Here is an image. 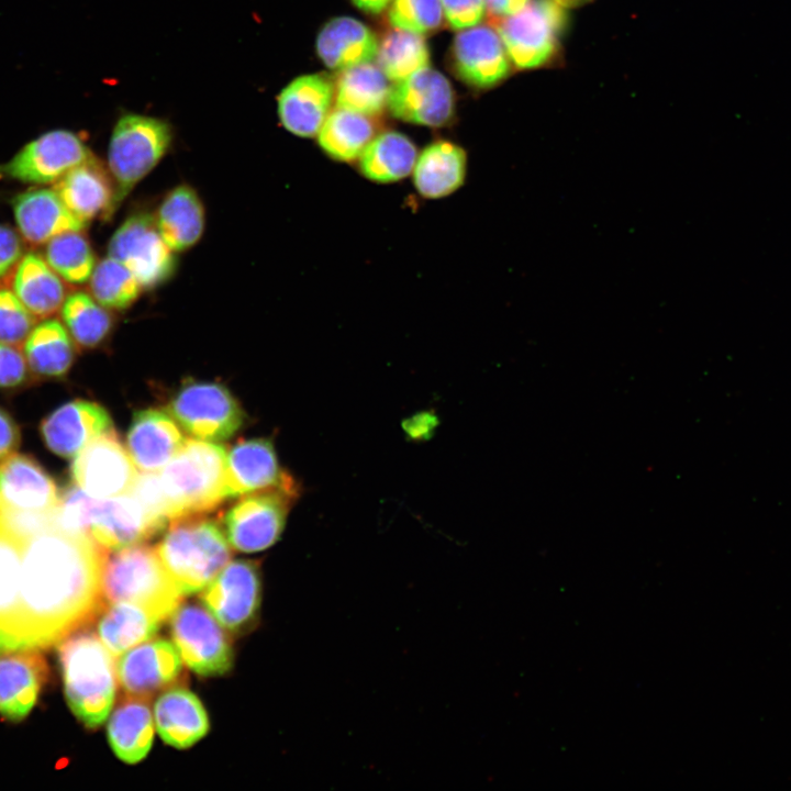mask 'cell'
<instances>
[{
    "mask_svg": "<svg viewBox=\"0 0 791 791\" xmlns=\"http://www.w3.org/2000/svg\"><path fill=\"white\" fill-rule=\"evenodd\" d=\"M107 548L55 523L27 537L19 592L20 649L49 647L98 617L105 605Z\"/></svg>",
    "mask_w": 791,
    "mask_h": 791,
    "instance_id": "1",
    "label": "cell"
},
{
    "mask_svg": "<svg viewBox=\"0 0 791 791\" xmlns=\"http://www.w3.org/2000/svg\"><path fill=\"white\" fill-rule=\"evenodd\" d=\"M54 523L92 538L108 550L144 543L165 530L132 495L93 498L75 484L60 495Z\"/></svg>",
    "mask_w": 791,
    "mask_h": 791,
    "instance_id": "2",
    "label": "cell"
},
{
    "mask_svg": "<svg viewBox=\"0 0 791 791\" xmlns=\"http://www.w3.org/2000/svg\"><path fill=\"white\" fill-rule=\"evenodd\" d=\"M67 703L88 728L108 717L118 690L115 657L91 631L77 632L58 647Z\"/></svg>",
    "mask_w": 791,
    "mask_h": 791,
    "instance_id": "3",
    "label": "cell"
},
{
    "mask_svg": "<svg viewBox=\"0 0 791 791\" xmlns=\"http://www.w3.org/2000/svg\"><path fill=\"white\" fill-rule=\"evenodd\" d=\"M155 548L165 570L183 595L202 591L232 557L224 531L204 514L170 521Z\"/></svg>",
    "mask_w": 791,
    "mask_h": 791,
    "instance_id": "4",
    "label": "cell"
},
{
    "mask_svg": "<svg viewBox=\"0 0 791 791\" xmlns=\"http://www.w3.org/2000/svg\"><path fill=\"white\" fill-rule=\"evenodd\" d=\"M102 593L107 603H133L161 622L172 615L183 597L165 570L156 548L143 543L107 550Z\"/></svg>",
    "mask_w": 791,
    "mask_h": 791,
    "instance_id": "5",
    "label": "cell"
},
{
    "mask_svg": "<svg viewBox=\"0 0 791 791\" xmlns=\"http://www.w3.org/2000/svg\"><path fill=\"white\" fill-rule=\"evenodd\" d=\"M170 521L218 509L226 499V452L208 441H186L158 474Z\"/></svg>",
    "mask_w": 791,
    "mask_h": 791,
    "instance_id": "6",
    "label": "cell"
},
{
    "mask_svg": "<svg viewBox=\"0 0 791 791\" xmlns=\"http://www.w3.org/2000/svg\"><path fill=\"white\" fill-rule=\"evenodd\" d=\"M54 479L34 458L12 454L0 463V517L24 539L54 523Z\"/></svg>",
    "mask_w": 791,
    "mask_h": 791,
    "instance_id": "7",
    "label": "cell"
},
{
    "mask_svg": "<svg viewBox=\"0 0 791 791\" xmlns=\"http://www.w3.org/2000/svg\"><path fill=\"white\" fill-rule=\"evenodd\" d=\"M170 142V126L160 119L142 114H125L119 119L108 149V170L115 188V209L156 167Z\"/></svg>",
    "mask_w": 791,
    "mask_h": 791,
    "instance_id": "8",
    "label": "cell"
},
{
    "mask_svg": "<svg viewBox=\"0 0 791 791\" xmlns=\"http://www.w3.org/2000/svg\"><path fill=\"white\" fill-rule=\"evenodd\" d=\"M566 25V10L553 0H531L519 13L498 21L495 29L512 65L536 69L556 58Z\"/></svg>",
    "mask_w": 791,
    "mask_h": 791,
    "instance_id": "9",
    "label": "cell"
},
{
    "mask_svg": "<svg viewBox=\"0 0 791 791\" xmlns=\"http://www.w3.org/2000/svg\"><path fill=\"white\" fill-rule=\"evenodd\" d=\"M168 412L192 437L221 442L244 423V411L229 389L216 382H185L172 396Z\"/></svg>",
    "mask_w": 791,
    "mask_h": 791,
    "instance_id": "10",
    "label": "cell"
},
{
    "mask_svg": "<svg viewBox=\"0 0 791 791\" xmlns=\"http://www.w3.org/2000/svg\"><path fill=\"white\" fill-rule=\"evenodd\" d=\"M300 488H278L243 495L223 519L225 536L239 552L254 553L274 545L280 537L288 513Z\"/></svg>",
    "mask_w": 791,
    "mask_h": 791,
    "instance_id": "11",
    "label": "cell"
},
{
    "mask_svg": "<svg viewBox=\"0 0 791 791\" xmlns=\"http://www.w3.org/2000/svg\"><path fill=\"white\" fill-rule=\"evenodd\" d=\"M170 633L182 661L199 676L226 673L233 666L232 639L213 615L196 603L179 605Z\"/></svg>",
    "mask_w": 791,
    "mask_h": 791,
    "instance_id": "12",
    "label": "cell"
},
{
    "mask_svg": "<svg viewBox=\"0 0 791 791\" xmlns=\"http://www.w3.org/2000/svg\"><path fill=\"white\" fill-rule=\"evenodd\" d=\"M108 255L123 264L143 288H154L166 281L175 271L174 252L163 239L149 213L129 216L114 232L108 245Z\"/></svg>",
    "mask_w": 791,
    "mask_h": 791,
    "instance_id": "13",
    "label": "cell"
},
{
    "mask_svg": "<svg viewBox=\"0 0 791 791\" xmlns=\"http://www.w3.org/2000/svg\"><path fill=\"white\" fill-rule=\"evenodd\" d=\"M204 608L232 634L254 626L261 601L259 565L252 560L227 564L201 591Z\"/></svg>",
    "mask_w": 791,
    "mask_h": 791,
    "instance_id": "14",
    "label": "cell"
},
{
    "mask_svg": "<svg viewBox=\"0 0 791 791\" xmlns=\"http://www.w3.org/2000/svg\"><path fill=\"white\" fill-rule=\"evenodd\" d=\"M92 156L77 134L53 130L30 141L9 161L0 165V175L32 185L55 183Z\"/></svg>",
    "mask_w": 791,
    "mask_h": 791,
    "instance_id": "15",
    "label": "cell"
},
{
    "mask_svg": "<svg viewBox=\"0 0 791 791\" xmlns=\"http://www.w3.org/2000/svg\"><path fill=\"white\" fill-rule=\"evenodd\" d=\"M70 471L75 486L98 499L129 494L137 478L135 465L113 428L80 450Z\"/></svg>",
    "mask_w": 791,
    "mask_h": 791,
    "instance_id": "16",
    "label": "cell"
},
{
    "mask_svg": "<svg viewBox=\"0 0 791 791\" xmlns=\"http://www.w3.org/2000/svg\"><path fill=\"white\" fill-rule=\"evenodd\" d=\"M116 671L126 697L147 701L187 680L176 645L164 638L148 639L122 654Z\"/></svg>",
    "mask_w": 791,
    "mask_h": 791,
    "instance_id": "17",
    "label": "cell"
},
{
    "mask_svg": "<svg viewBox=\"0 0 791 791\" xmlns=\"http://www.w3.org/2000/svg\"><path fill=\"white\" fill-rule=\"evenodd\" d=\"M387 105L399 120L441 127L454 115V91L448 79L428 66L392 85Z\"/></svg>",
    "mask_w": 791,
    "mask_h": 791,
    "instance_id": "18",
    "label": "cell"
},
{
    "mask_svg": "<svg viewBox=\"0 0 791 791\" xmlns=\"http://www.w3.org/2000/svg\"><path fill=\"white\" fill-rule=\"evenodd\" d=\"M452 62L457 76L479 89L499 85L512 68L499 32L486 24L459 31L453 42Z\"/></svg>",
    "mask_w": 791,
    "mask_h": 791,
    "instance_id": "19",
    "label": "cell"
},
{
    "mask_svg": "<svg viewBox=\"0 0 791 791\" xmlns=\"http://www.w3.org/2000/svg\"><path fill=\"white\" fill-rule=\"evenodd\" d=\"M278 488L293 489L299 484L280 467L269 439H241L231 447L226 454L230 498Z\"/></svg>",
    "mask_w": 791,
    "mask_h": 791,
    "instance_id": "20",
    "label": "cell"
},
{
    "mask_svg": "<svg viewBox=\"0 0 791 791\" xmlns=\"http://www.w3.org/2000/svg\"><path fill=\"white\" fill-rule=\"evenodd\" d=\"M113 428L107 410L88 400L69 401L41 423L40 432L46 447L55 455L74 458L91 441Z\"/></svg>",
    "mask_w": 791,
    "mask_h": 791,
    "instance_id": "21",
    "label": "cell"
},
{
    "mask_svg": "<svg viewBox=\"0 0 791 791\" xmlns=\"http://www.w3.org/2000/svg\"><path fill=\"white\" fill-rule=\"evenodd\" d=\"M334 94V83L327 75L311 74L293 79L278 97L282 126L300 137L315 136L331 112Z\"/></svg>",
    "mask_w": 791,
    "mask_h": 791,
    "instance_id": "22",
    "label": "cell"
},
{
    "mask_svg": "<svg viewBox=\"0 0 791 791\" xmlns=\"http://www.w3.org/2000/svg\"><path fill=\"white\" fill-rule=\"evenodd\" d=\"M186 439L169 413L145 409L133 415L126 449L143 472L161 470L182 448Z\"/></svg>",
    "mask_w": 791,
    "mask_h": 791,
    "instance_id": "23",
    "label": "cell"
},
{
    "mask_svg": "<svg viewBox=\"0 0 791 791\" xmlns=\"http://www.w3.org/2000/svg\"><path fill=\"white\" fill-rule=\"evenodd\" d=\"M12 210L20 235L32 245L46 244L59 234L82 231L88 225L70 212L54 188H33L18 194Z\"/></svg>",
    "mask_w": 791,
    "mask_h": 791,
    "instance_id": "24",
    "label": "cell"
},
{
    "mask_svg": "<svg viewBox=\"0 0 791 791\" xmlns=\"http://www.w3.org/2000/svg\"><path fill=\"white\" fill-rule=\"evenodd\" d=\"M46 678V661L35 649L0 655V715L9 721L24 718Z\"/></svg>",
    "mask_w": 791,
    "mask_h": 791,
    "instance_id": "25",
    "label": "cell"
},
{
    "mask_svg": "<svg viewBox=\"0 0 791 791\" xmlns=\"http://www.w3.org/2000/svg\"><path fill=\"white\" fill-rule=\"evenodd\" d=\"M54 190L78 219L88 224L115 211V188L108 169L92 156L54 183Z\"/></svg>",
    "mask_w": 791,
    "mask_h": 791,
    "instance_id": "26",
    "label": "cell"
},
{
    "mask_svg": "<svg viewBox=\"0 0 791 791\" xmlns=\"http://www.w3.org/2000/svg\"><path fill=\"white\" fill-rule=\"evenodd\" d=\"M154 720L160 738L176 748H188L210 728L207 711L200 699L183 687L166 690L154 706Z\"/></svg>",
    "mask_w": 791,
    "mask_h": 791,
    "instance_id": "27",
    "label": "cell"
},
{
    "mask_svg": "<svg viewBox=\"0 0 791 791\" xmlns=\"http://www.w3.org/2000/svg\"><path fill=\"white\" fill-rule=\"evenodd\" d=\"M467 176L465 149L449 141H436L417 154L412 180L425 199H442L457 191Z\"/></svg>",
    "mask_w": 791,
    "mask_h": 791,
    "instance_id": "28",
    "label": "cell"
},
{
    "mask_svg": "<svg viewBox=\"0 0 791 791\" xmlns=\"http://www.w3.org/2000/svg\"><path fill=\"white\" fill-rule=\"evenodd\" d=\"M379 41L363 22L350 16L330 20L316 38V53L324 65L333 70L371 63L378 52Z\"/></svg>",
    "mask_w": 791,
    "mask_h": 791,
    "instance_id": "29",
    "label": "cell"
},
{
    "mask_svg": "<svg viewBox=\"0 0 791 791\" xmlns=\"http://www.w3.org/2000/svg\"><path fill=\"white\" fill-rule=\"evenodd\" d=\"M24 542L0 517V650L20 649L18 616Z\"/></svg>",
    "mask_w": 791,
    "mask_h": 791,
    "instance_id": "30",
    "label": "cell"
},
{
    "mask_svg": "<svg viewBox=\"0 0 791 791\" xmlns=\"http://www.w3.org/2000/svg\"><path fill=\"white\" fill-rule=\"evenodd\" d=\"M12 291L35 319L55 314L66 299L63 279L37 253L24 254L13 271Z\"/></svg>",
    "mask_w": 791,
    "mask_h": 791,
    "instance_id": "31",
    "label": "cell"
},
{
    "mask_svg": "<svg viewBox=\"0 0 791 791\" xmlns=\"http://www.w3.org/2000/svg\"><path fill=\"white\" fill-rule=\"evenodd\" d=\"M157 229L174 252L196 245L204 231V209L198 193L188 185L170 190L155 215Z\"/></svg>",
    "mask_w": 791,
    "mask_h": 791,
    "instance_id": "32",
    "label": "cell"
},
{
    "mask_svg": "<svg viewBox=\"0 0 791 791\" xmlns=\"http://www.w3.org/2000/svg\"><path fill=\"white\" fill-rule=\"evenodd\" d=\"M149 701L121 699L108 723V739L114 754L126 764L141 761L154 739V720Z\"/></svg>",
    "mask_w": 791,
    "mask_h": 791,
    "instance_id": "33",
    "label": "cell"
},
{
    "mask_svg": "<svg viewBox=\"0 0 791 791\" xmlns=\"http://www.w3.org/2000/svg\"><path fill=\"white\" fill-rule=\"evenodd\" d=\"M99 615L98 636L114 657L153 638L163 623L127 602L105 603Z\"/></svg>",
    "mask_w": 791,
    "mask_h": 791,
    "instance_id": "34",
    "label": "cell"
},
{
    "mask_svg": "<svg viewBox=\"0 0 791 791\" xmlns=\"http://www.w3.org/2000/svg\"><path fill=\"white\" fill-rule=\"evenodd\" d=\"M417 149L406 135L387 131L375 135L358 158L359 171L368 180L387 185L412 174Z\"/></svg>",
    "mask_w": 791,
    "mask_h": 791,
    "instance_id": "35",
    "label": "cell"
},
{
    "mask_svg": "<svg viewBox=\"0 0 791 791\" xmlns=\"http://www.w3.org/2000/svg\"><path fill=\"white\" fill-rule=\"evenodd\" d=\"M73 338L63 323L45 319L36 324L24 341V357L40 377L60 378L75 359Z\"/></svg>",
    "mask_w": 791,
    "mask_h": 791,
    "instance_id": "36",
    "label": "cell"
},
{
    "mask_svg": "<svg viewBox=\"0 0 791 791\" xmlns=\"http://www.w3.org/2000/svg\"><path fill=\"white\" fill-rule=\"evenodd\" d=\"M316 135L326 156L350 163L360 157L375 137V126L367 115L336 108L328 113Z\"/></svg>",
    "mask_w": 791,
    "mask_h": 791,
    "instance_id": "37",
    "label": "cell"
},
{
    "mask_svg": "<svg viewBox=\"0 0 791 791\" xmlns=\"http://www.w3.org/2000/svg\"><path fill=\"white\" fill-rule=\"evenodd\" d=\"M389 90L388 78L378 65L359 64L339 71L336 108L375 115L387 105Z\"/></svg>",
    "mask_w": 791,
    "mask_h": 791,
    "instance_id": "38",
    "label": "cell"
},
{
    "mask_svg": "<svg viewBox=\"0 0 791 791\" xmlns=\"http://www.w3.org/2000/svg\"><path fill=\"white\" fill-rule=\"evenodd\" d=\"M60 312L73 341L82 348L99 346L113 325L108 309L86 292L77 291L67 296Z\"/></svg>",
    "mask_w": 791,
    "mask_h": 791,
    "instance_id": "39",
    "label": "cell"
},
{
    "mask_svg": "<svg viewBox=\"0 0 791 791\" xmlns=\"http://www.w3.org/2000/svg\"><path fill=\"white\" fill-rule=\"evenodd\" d=\"M377 65L392 81H400L430 66V52L423 36L394 29L379 42Z\"/></svg>",
    "mask_w": 791,
    "mask_h": 791,
    "instance_id": "40",
    "label": "cell"
},
{
    "mask_svg": "<svg viewBox=\"0 0 791 791\" xmlns=\"http://www.w3.org/2000/svg\"><path fill=\"white\" fill-rule=\"evenodd\" d=\"M44 258L66 282H87L96 267V257L89 241L81 231L59 234L46 243Z\"/></svg>",
    "mask_w": 791,
    "mask_h": 791,
    "instance_id": "41",
    "label": "cell"
},
{
    "mask_svg": "<svg viewBox=\"0 0 791 791\" xmlns=\"http://www.w3.org/2000/svg\"><path fill=\"white\" fill-rule=\"evenodd\" d=\"M89 282L91 296L101 305L112 310L127 309L143 288L123 264L110 256L96 265Z\"/></svg>",
    "mask_w": 791,
    "mask_h": 791,
    "instance_id": "42",
    "label": "cell"
},
{
    "mask_svg": "<svg viewBox=\"0 0 791 791\" xmlns=\"http://www.w3.org/2000/svg\"><path fill=\"white\" fill-rule=\"evenodd\" d=\"M443 18L441 0H392L388 11L393 29L420 35L436 30Z\"/></svg>",
    "mask_w": 791,
    "mask_h": 791,
    "instance_id": "43",
    "label": "cell"
},
{
    "mask_svg": "<svg viewBox=\"0 0 791 791\" xmlns=\"http://www.w3.org/2000/svg\"><path fill=\"white\" fill-rule=\"evenodd\" d=\"M35 316L16 294L0 288V342L9 345L23 343L35 326Z\"/></svg>",
    "mask_w": 791,
    "mask_h": 791,
    "instance_id": "44",
    "label": "cell"
},
{
    "mask_svg": "<svg viewBox=\"0 0 791 791\" xmlns=\"http://www.w3.org/2000/svg\"><path fill=\"white\" fill-rule=\"evenodd\" d=\"M443 16L454 30L480 24L486 15L484 0H441Z\"/></svg>",
    "mask_w": 791,
    "mask_h": 791,
    "instance_id": "45",
    "label": "cell"
},
{
    "mask_svg": "<svg viewBox=\"0 0 791 791\" xmlns=\"http://www.w3.org/2000/svg\"><path fill=\"white\" fill-rule=\"evenodd\" d=\"M25 357L12 345L0 342V388H16L27 380Z\"/></svg>",
    "mask_w": 791,
    "mask_h": 791,
    "instance_id": "46",
    "label": "cell"
},
{
    "mask_svg": "<svg viewBox=\"0 0 791 791\" xmlns=\"http://www.w3.org/2000/svg\"><path fill=\"white\" fill-rule=\"evenodd\" d=\"M22 257L20 235L8 225L0 224V280L14 271Z\"/></svg>",
    "mask_w": 791,
    "mask_h": 791,
    "instance_id": "47",
    "label": "cell"
},
{
    "mask_svg": "<svg viewBox=\"0 0 791 791\" xmlns=\"http://www.w3.org/2000/svg\"><path fill=\"white\" fill-rule=\"evenodd\" d=\"M20 428L14 419L0 408V463L14 454L20 444Z\"/></svg>",
    "mask_w": 791,
    "mask_h": 791,
    "instance_id": "48",
    "label": "cell"
},
{
    "mask_svg": "<svg viewBox=\"0 0 791 791\" xmlns=\"http://www.w3.org/2000/svg\"><path fill=\"white\" fill-rule=\"evenodd\" d=\"M531 0H484L486 10L490 16L502 20L523 10Z\"/></svg>",
    "mask_w": 791,
    "mask_h": 791,
    "instance_id": "49",
    "label": "cell"
},
{
    "mask_svg": "<svg viewBox=\"0 0 791 791\" xmlns=\"http://www.w3.org/2000/svg\"><path fill=\"white\" fill-rule=\"evenodd\" d=\"M413 423H406L408 432L412 434L413 437H423L424 434L428 433L430 430H432L433 420L432 415L430 414H421L419 416H414L411 419Z\"/></svg>",
    "mask_w": 791,
    "mask_h": 791,
    "instance_id": "50",
    "label": "cell"
},
{
    "mask_svg": "<svg viewBox=\"0 0 791 791\" xmlns=\"http://www.w3.org/2000/svg\"><path fill=\"white\" fill-rule=\"evenodd\" d=\"M364 12L377 14L389 8L392 0H352Z\"/></svg>",
    "mask_w": 791,
    "mask_h": 791,
    "instance_id": "51",
    "label": "cell"
},
{
    "mask_svg": "<svg viewBox=\"0 0 791 791\" xmlns=\"http://www.w3.org/2000/svg\"><path fill=\"white\" fill-rule=\"evenodd\" d=\"M556 4L565 10L575 9L589 3L592 0H553Z\"/></svg>",
    "mask_w": 791,
    "mask_h": 791,
    "instance_id": "52",
    "label": "cell"
}]
</instances>
